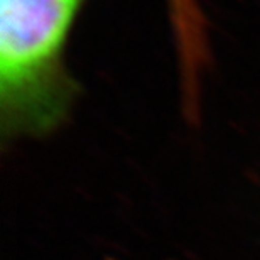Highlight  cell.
Returning <instances> with one entry per match:
<instances>
[{
  "mask_svg": "<svg viewBox=\"0 0 260 260\" xmlns=\"http://www.w3.org/2000/svg\"><path fill=\"white\" fill-rule=\"evenodd\" d=\"M173 34L179 39L196 38L205 29V17L198 0H166Z\"/></svg>",
  "mask_w": 260,
  "mask_h": 260,
  "instance_id": "7a4b0ae2",
  "label": "cell"
},
{
  "mask_svg": "<svg viewBox=\"0 0 260 260\" xmlns=\"http://www.w3.org/2000/svg\"><path fill=\"white\" fill-rule=\"evenodd\" d=\"M86 0H0L4 140L44 137L66 122L78 86L66 49Z\"/></svg>",
  "mask_w": 260,
  "mask_h": 260,
  "instance_id": "6da1fadb",
  "label": "cell"
}]
</instances>
